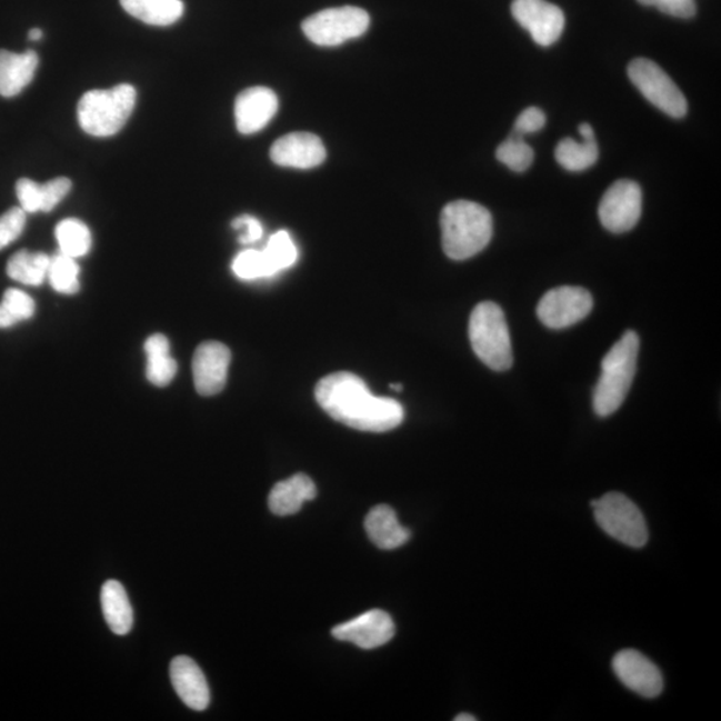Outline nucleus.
<instances>
[{"label": "nucleus", "mask_w": 721, "mask_h": 721, "mask_svg": "<svg viewBox=\"0 0 721 721\" xmlns=\"http://www.w3.org/2000/svg\"><path fill=\"white\" fill-rule=\"evenodd\" d=\"M316 400L332 419L362 432H389L405 419L399 401L373 395L365 381L349 372L329 374L317 383Z\"/></svg>", "instance_id": "nucleus-1"}, {"label": "nucleus", "mask_w": 721, "mask_h": 721, "mask_svg": "<svg viewBox=\"0 0 721 721\" xmlns=\"http://www.w3.org/2000/svg\"><path fill=\"white\" fill-rule=\"evenodd\" d=\"M442 249L454 261H465L484 250L493 236L489 210L472 201H454L442 209Z\"/></svg>", "instance_id": "nucleus-2"}, {"label": "nucleus", "mask_w": 721, "mask_h": 721, "mask_svg": "<svg viewBox=\"0 0 721 721\" xmlns=\"http://www.w3.org/2000/svg\"><path fill=\"white\" fill-rule=\"evenodd\" d=\"M640 339L628 330L601 362V375L593 392V409L599 417H610L625 400L637 373Z\"/></svg>", "instance_id": "nucleus-3"}, {"label": "nucleus", "mask_w": 721, "mask_h": 721, "mask_svg": "<svg viewBox=\"0 0 721 721\" xmlns=\"http://www.w3.org/2000/svg\"><path fill=\"white\" fill-rule=\"evenodd\" d=\"M137 91L131 84L86 92L78 104V121L92 137H111L121 131L136 108Z\"/></svg>", "instance_id": "nucleus-4"}, {"label": "nucleus", "mask_w": 721, "mask_h": 721, "mask_svg": "<svg viewBox=\"0 0 721 721\" xmlns=\"http://www.w3.org/2000/svg\"><path fill=\"white\" fill-rule=\"evenodd\" d=\"M469 340L475 356L495 372H505L513 363L511 334L502 309L494 302H481L469 320Z\"/></svg>", "instance_id": "nucleus-5"}, {"label": "nucleus", "mask_w": 721, "mask_h": 721, "mask_svg": "<svg viewBox=\"0 0 721 721\" xmlns=\"http://www.w3.org/2000/svg\"><path fill=\"white\" fill-rule=\"evenodd\" d=\"M591 507L598 525L612 539L637 549L647 545L650 533L644 515L625 494L607 493L599 500H592Z\"/></svg>", "instance_id": "nucleus-6"}, {"label": "nucleus", "mask_w": 721, "mask_h": 721, "mask_svg": "<svg viewBox=\"0 0 721 721\" xmlns=\"http://www.w3.org/2000/svg\"><path fill=\"white\" fill-rule=\"evenodd\" d=\"M369 24L370 17L365 10L343 6L309 17L302 23V31L310 42L323 48H334L365 34Z\"/></svg>", "instance_id": "nucleus-7"}, {"label": "nucleus", "mask_w": 721, "mask_h": 721, "mask_svg": "<svg viewBox=\"0 0 721 721\" xmlns=\"http://www.w3.org/2000/svg\"><path fill=\"white\" fill-rule=\"evenodd\" d=\"M628 77L659 110L673 118L685 117L688 103L683 92L657 63L645 58L633 59L628 66Z\"/></svg>", "instance_id": "nucleus-8"}, {"label": "nucleus", "mask_w": 721, "mask_h": 721, "mask_svg": "<svg viewBox=\"0 0 721 721\" xmlns=\"http://www.w3.org/2000/svg\"><path fill=\"white\" fill-rule=\"evenodd\" d=\"M592 294L580 287L549 290L538 307L539 319L549 329H567L583 321L592 312Z\"/></svg>", "instance_id": "nucleus-9"}, {"label": "nucleus", "mask_w": 721, "mask_h": 721, "mask_svg": "<svg viewBox=\"0 0 721 721\" xmlns=\"http://www.w3.org/2000/svg\"><path fill=\"white\" fill-rule=\"evenodd\" d=\"M641 209H643V193L639 184L630 180H621L605 191L600 202L599 217L607 230L617 234L627 233L637 227Z\"/></svg>", "instance_id": "nucleus-10"}, {"label": "nucleus", "mask_w": 721, "mask_h": 721, "mask_svg": "<svg viewBox=\"0 0 721 721\" xmlns=\"http://www.w3.org/2000/svg\"><path fill=\"white\" fill-rule=\"evenodd\" d=\"M512 14L542 48L558 42L564 31V12L545 0H513Z\"/></svg>", "instance_id": "nucleus-11"}, {"label": "nucleus", "mask_w": 721, "mask_h": 721, "mask_svg": "<svg viewBox=\"0 0 721 721\" xmlns=\"http://www.w3.org/2000/svg\"><path fill=\"white\" fill-rule=\"evenodd\" d=\"M612 668L621 683L640 697L654 699L664 690L663 673L639 651H620L613 658Z\"/></svg>", "instance_id": "nucleus-12"}, {"label": "nucleus", "mask_w": 721, "mask_h": 721, "mask_svg": "<svg viewBox=\"0 0 721 721\" xmlns=\"http://www.w3.org/2000/svg\"><path fill=\"white\" fill-rule=\"evenodd\" d=\"M230 349L221 342L208 341L197 348L193 377L197 392L209 397L221 393L228 381Z\"/></svg>", "instance_id": "nucleus-13"}, {"label": "nucleus", "mask_w": 721, "mask_h": 721, "mask_svg": "<svg viewBox=\"0 0 721 721\" xmlns=\"http://www.w3.org/2000/svg\"><path fill=\"white\" fill-rule=\"evenodd\" d=\"M393 619L387 612L372 610L333 628V638L362 650H374L394 638Z\"/></svg>", "instance_id": "nucleus-14"}, {"label": "nucleus", "mask_w": 721, "mask_h": 721, "mask_svg": "<svg viewBox=\"0 0 721 721\" xmlns=\"http://www.w3.org/2000/svg\"><path fill=\"white\" fill-rule=\"evenodd\" d=\"M270 158L278 167L307 170L327 160V149L312 132H290L274 142Z\"/></svg>", "instance_id": "nucleus-15"}, {"label": "nucleus", "mask_w": 721, "mask_h": 721, "mask_svg": "<svg viewBox=\"0 0 721 721\" xmlns=\"http://www.w3.org/2000/svg\"><path fill=\"white\" fill-rule=\"evenodd\" d=\"M278 111V98L268 88L243 90L236 99L234 117L238 131L250 136L267 128Z\"/></svg>", "instance_id": "nucleus-16"}, {"label": "nucleus", "mask_w": 721, "mask_h": 721, "mask_svg": "<svg viewBox=\"0 0 721 721\" xmlns=\"http://www.w3.org/2000/svg\"><path fill=\"white\" fill-rule=\"evenodd\" d=\"M170 679L178 697L191 710L204 711L210 704L207 678L193 659L178 657L171 661Z\"/></svg>", "instance_id": "nucleus-17"}, {"label": "nucleus", "mask_w": 721, "mask_h": 721, "mask_svg": "<svg viewBox=\"0 0 721 721\" xmlns=\"http://www.w3.org/2000/svg\"><path fill=\"white\" fill-rule=\"evenodd\" d=\"M39 66L36 51H26L16 54L8 50H0V96L16 97L28 88L34 79Z\"/></svg>", "instance_id": "nucleus-18"}, {"label": "nucleus", "mask_w": 721, "mask_h": 721, "mask_svg": "<svg viewBox=\"0 0 721 721\" xmlns=\"http://www.w3.org/2000/svg\"><path fill=\"white\" fill-rule=\"evenodd\" d=\"M317 498V487L309 475L299 473L278 482L269 494L270 511L277 515H290L301 511L307 501Z\"/></svg>", "instance_id": "nucleus-19"}, {"label": "nucleus", "mask_w": 721, "mask_h": 721, "mask_svg": "<svg viewBox=\"0 0 721 721\" xmlns=\"http://www.w3.org/2000/svg\"><path fill=\"white\" fill-rule=\"evenodd\" d=\"M365 529L370 541L385 551L400 548L410 539V532L400 524L393 509L383 504L369 512Z\"/></svg>", "instance_id": "nucleus-20"}, {"label": "nucleus", "mask_w": 721, "mask_h": 721, "mask_svg": "<svg viewBox=\"0 0 721 721\" xmlns=\"http://www.w3.org/2000/svg\"><path fill=\"white\" fill-rule=\"evenodd\" d=\"M101 604L110 630L118 637L128 634L134 623V614H132L128 592L119 581H106L101 591Z\"/></svg>", "instance_id": "nucleus-21"}, {"label": "nucleus", "mask_w": 721, "mask_h": 721, "mask_svg": "<svg viewBox=\"0 0 721 721\" xmlns=\"http://www.w3.org/2000/svg\"><path fill=\"white\" fill-rule=\"evenodd\" d=\"M121 4L131 17L150 26L174 24L184 11L182 0H121Z\"/></svg>", "instance_id": "nucleus-22"}, {"label": "nucleus", "mask_w": 721, "mask_h": 721, "mask_svg": "<svg viewBox=\"0 0 721 721\" xmlns=\"http://www.w3.org/2000/svg\"><path fill=\"white\" fill-rule=\"evenodd\" d=\"M147 353L148 380L158 388L168 387L177 374V362L170 354V342L167 336L153 334L144 342Z\"/></svg>", "instance_id": "nucleus-23"}, {"label": "nucleus", "mask_w": 721, "mask_h": 721, "mask_svg": "<svg viewBox=\"0 0 721 721\" xmlns=\"http://www.w3.org/2000/svg\"><path fill=\"white\" fill-rule=\"evenodd\" d=\"M50 257L44 253H32L29 250H19L8 263V274L11 280L41 287L48 278Z\"/></svg>", "instance_id": "nucleus-24"}, {"label": "nucleus", "mask_w": 721, "mask_h": 721, "mask_svg": "<svg viewBox=\"0 0 721 721\" xmlns=\"http://www.w3.org/2000/svg\"><path fill=\"white\" fill-rule=\"evenodd\" d=\"M555 160L568 171H584L599 160L597 139H584L583 143L572 138L562 139L555 148Z\"/></svg>", "instance_id": "nucleus-25"}, {"label": "nucleus", "mask_w": 721, "mask_h": 721, "mask_svg": "<svg viewBox=\"0 0 721 721\" xmlns=\"http://www.w3.org/2000/svg\"><path fill=\"white\" fill-rule=\"evenodd\" d=\"M56 237L59 244V253L71 258H81L89 253L92 244L90 229L82 221L76 218H68L58 223Z\"/></svg>", "instance_id": "nucleus-26"}, {"label": "nucleus", "mask_w": 721, "mask_h": 721, "mask_svg": "<svg viewBox=\"0 0 721 721\" xmlns=\"http://www.w3.org/2000/svg\"><path fill=\"white\" fill-rule=\"evenodd\" d=\"M262 253L267 258L273 277L294 267L296 262L299 261V249H297L292 236L287 230L277 231L276 234L271 236Z\"/></svg>", "instance_id": "nucleus-27"}, {"label": "nucleus", "mask_w": 721, "mask_h": 721, "mask_svg": "<svg viewBox=\"0 0 721 721\" xmlns=\"http://www.w3.org/2000/svg\"><path fill=\"white\" fill-rule=\"evenodd\" d=\"M48 278L52 289L58 293L76 294L81 289L76 258L62 253L50 257Z\"/></svg>", "instance_id": "nucleus-28"}, {"label": "nucleus", "mask_w": 721, "mask_h": 721, "mask_svg": "<svg viewBox=\"0 0 721 721\" xmlns=\"http://www.w3.org/2000/svg\"><path fill=\"white\" fill-rule=\"evenodd\" d=\"M36 314V302L29 294L19 289L6 290L0 302V329H8L17 323L30 320Z\"/></svg>", "instance_id": "nucleus-29"}, {"label": "nucleus", "mask_w": 721, "mask_h": 721, "mask_svg": "<svg viewBox=\"0 0 721 721\" xmlns=\"http://www.w3.org/2000/svg\"><path fill=\"white\" fill-rule=\"evenodd\" d=\"M495 157L505 167L522 173L532 167L534 153L531 147L522 139V137L514 134L509 137L507 141L502 142L495 151Z\"/></svg>", "instance_id": "nucleus-30"}, {"label": "nucleus", "mask_w": 721, "mask_h": 721, "mask_svg": "<svg viewBox=\"0 0 721 721\" xmlns=\"http://www.w3.org/2000/svg\"><path fill=\"white\" fill-rule=\"evenodd\" d=\"M231 269H233L234 274L238 278H241V280L244 281L273 277L262 250L248 249L241 251V253L234 258Z\"/></svg>", "instance_id": "nucleus-31"}, {"label": "nucleus", "mask_w": 721, "mask_h": 721, "mask_svg": "<svg viewBox=\"0 0 721 721\" xmlns=\"http://www.w3.org/2000/svg\"><path fill=\"white\" fill-rule=\"evenodd\" d=\"M26 211L22 208H12L0 216V250L22 236L26 228Z\"/></svg>", "instance_id": "nucleus-32"}, {"label": "nucleus", "mask_w": 721, "mask_h": 721, "mask_svg": "<svg viewBox=\"0 0 721 721\" xmlns=\"http://www.w3.org/2000/svg\"><path fill=\"white\" fill-rule=\"evenodd\" d=\"M71 181L69 178L59 177L46 183H39V198H41V211L49 213L61 203L63 198L70 193Z\"/></svg>", "instance_id": "nucleus-33"}, {"label": "nucleus", "mask_w": 721, "mask_h": 721, "mask_svg": "<svg viewBox=\"0 0 721 721\" xmlns=\"http://www.w3.org/2000/svg\"><path fill=\"white\" fill-rule=\"evenodd\" d=\"M17 196L26 213H38V211H41L38 182L29 180V178H22L17 183Z\"/></svg>", "instance_id": "nucleus-34"}, {"label": "nucleus", "mask_w": 721, "mask_h": 721, "mask_svg": "<svg viewBox=\"0 0 721 721\" xmlns=\"http://www.w3.org/2000/svg\"><path fill=\"white\" fill-rule=\"evenodd\" d=\"M547 122V117L542 110L538 108H529L521 112L514 123V134L524 137L527 134H532V132H538L544 128Z\"/></svg>", "instance_id": "nucleus-35"}, {"label": "nucleus", "mask_w": 721, "mask_h": 721, "mask_svg": "<svg viewBox=\"0 0 721 721\" xmlns=\"http://www.w3.org/2000/svg\"><path fill=\"white\" fill-rule=\"evenodd\" d=\"M231 227H233L234 230L241 231L238 241L242 244L256 243L263 237L262 223L258 221L256 217L247 214L238 217L233 222H231Z\"/></svg>", "instance_id": "nucleus-36"}, {"label": "nucleus", "mask_w": 721, "mask_h": 721, "mask_svg": "<svg viewBox=\"0 0 721 721\" xmlns=\"http://www.w3.org/2000/svg\"><path fill=\"white\" fill-rule=\"evenodd\" d=\"M654 8L677 18H692L697 14V4L693 0H653Z\"/></svg>", "instance_id": "nucleus-37"}, {"label": "nucleus", "mask_w": 721, "mask_h": 721, "mask_svg": "<svg viewBox=\"0 0 721 721\" xmlns=\"http://www.w3.org/2000/svg\"><path fill=\"white\" fill-rule=\"evenodd\" d=\"M579 131L584 139H594V132L590 123H581Z\"/></svg>", "instance_id": "nucleus-38"}, {"label": "nucleus", "mask_w": 721, "mask_h": 721, "mask_svg": "<svg viewBox=\"0 0 721 721\" xmlns=\"http://www.w3.org/2000/svg\"><path fill=\"white\" fill-rule=\"evenodd\" d=\"M42 37L43 32L41 29H32L29 32V38L31 39V41H41Z\"/></svg>", "instance_id": "nucleus-39"}, {"label": "nucleus", "mask_w": 721, "mask_h": 721, "mask_svg": "<svg viewBox=\"0 0 721 721\" xmlns=\"http://www.w3.org/2000/svg\"><path fill=\"white\" fill-rule=\"evenodd\" d=\"M454 720H455V721H475V720H478V719H475L474 717H472V714H469V713H461V714H459V717H455Z\"/></svg>", "instance_id": "nucleus-40"}, {"label": "nucleus", "mask_w": 721, "mask_h": 721, "mask_svg": "<svg viewBox=\"0 0 721 721\" xmlns=\"http://www.w3.org/2000/svg\"><path fill=\"white\" fill-rule=\"evenodd\" d=\"M390 388H392L393 390H397V392H401V390H402L401 383H392V385H390Z\"/></svg>", "instance_id": "nucleus-41"}]
</instances>
